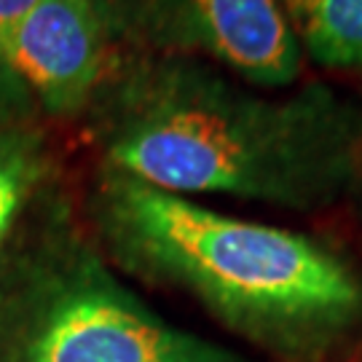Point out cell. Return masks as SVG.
I'll return each instance as SVG.
<instances>
[{
  "mask_svg": "<svg viewBox=\"0 0 362 362\" xmlns=\"http://www.w3.org/2000/svg\"><path fill=\"white\" fill-rule=\"evenodd\" d=\"M86 226L121 276L180 293L269 362H341L362 344V269L338 247L100 164Z\"/></svg>",
  "mask_w": 362,
  "mask_h": 362,
  "instance_id": "cell-2",
  "label": "cell"
},
{
  "mask_svg": "<svg viewBox=\"0 0 362 362\" xmlns=\"http://www.w3.org/2000/svg\"><path fill=\"white\" fill-rule=\"evenodd\" d=\"M49 180L52 158L43 132L35 124L0 127V245Z\"/></svg>",
  "mask_w": 362,
  "mask_h": 362,
  "instance_id": "cell-7",
  "label": "cell"
},
{
  "mask_svg": "<svg viewBox=\"0 0 362 362\" xmlns=\"http://www.w3.org/2000/svg\"><path fill=\"white\" fill-rule=\"evenodd\" d=\"M38 103L25 86V81L13 73L8 59L0 52V127L35 124Z\"/></svg>",
  "mask_w": 362,
  "mask_h": 362,
  "instance_id": "cell-8",
  "label": "cell"
},
{
  "mask_svg": "<svg viewBox=\"0 0 362 362\" xmlns=\"http://www.w3.org/2000/svg\"><path fill=\"white\" fill-rule=\"evenodd\" d=\"M0 52L54 118L86 113L113 65L110 35L94 0H38Z\"/></svg>",
  "mask_w": 362,
  "mask_h": 362,
  "instance_id": "cell-5",
  "label": "cell"
},
{
  "mask_svg": "<svg viewBox=\"0 0 362 362\" xmlns=\"http://www.w3.org/2000/svg\"><path fill=\"white\" fill-rule=\"evenodd\" d=\"M86 113L100 164L188 199L309 215L362 180V100L317 81L263 94L196 57L140 54L113 59Z\"/></svg>",
  "mask_w": 362,
  "mask_h": 362,
  "instance_id": "cell-1",
  "label": "cell"
},
{
  "mask_svg": "<svg viewBox=\"0 0 362 362\" xmlns=\"http://www.w3.org/2000/svg\"><path fill=\"white\" fill-rule=\"evenodd\" d=\"M110 40L156 57H207L260 89L293 86L300 43L279 0H94Z\"/></svg>",
  "mask_w": 362,
  "mask_h": 362,
  "instance_id": "cell-4",
  "label": "cell"
},
{
  "mask_svg": "<svg viewBox=\"0 0 362 362\" xmlns=\"http://www.w3.org/2000/svg\"><path fill=\"white\" fill-rule=\"evenodd\" d=\"M38 0H0V43L11 35V30L25 19Z\"/></svg>",
  "mask_w": 362,
  "mask_h": 362,
  "instance_id": "cell-9",
  "label": "cell"
},
{
  "mask_svg": "<svg viewBox=\"0 0 362 362\" xmlns=\"http://www.w3.org/2000/svg\"><path fill=\"white\" fill-rule=\"evenodd\" d=\"M351 204H354V209H357V218H360V226H362V180H360V185L354 188V196H351Z\"/></svg>",
  "mask_w": 362,
  "mask_h": 362,
  "instance_id": "cell-10",
  "label": "cell"
},
{
  "mask_svg": "<svg viewBox=\"0 0 362 362\" xmlns=\"http://www.w3.org/2000/svg\"><path fill=\"white\" fill-rule=\"evenodd\" d=\"M0 362H252L156 311L57 182L0 245Z\"/></svg>",
  "mask_w": 362,
  "mask_h": 362,
  "instance_id": "cell-3",
  "label": "cell"
},
{
  "mask_svg": "<svg viewBox=\"0 0 362 362\" xmlns=\"http://www.w3.org/2000/svg\"><path fill=\"white\" fill-rule=\"evenodd\" d=\"M300 49L330 70H362V0H279Z\"/></svg>",
  "mask_w": 362,
  "mask_h": 362,
  "instance_id": "cell-6",
  "label": "cell"
}]
</instances>
